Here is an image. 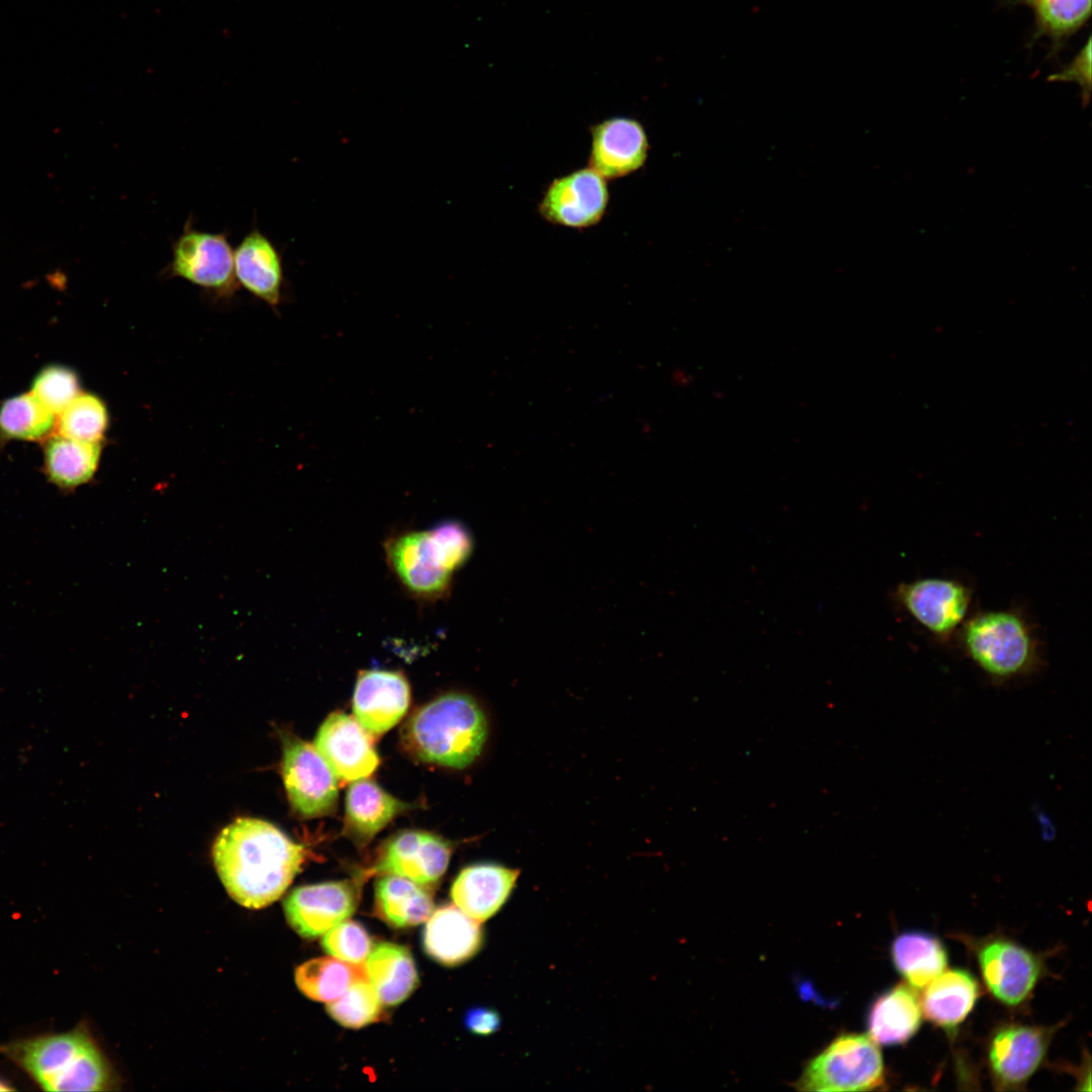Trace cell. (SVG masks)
Returning <instances> with one entry per match:
<instances>
[{
  "label": "cell",
  "instance_id": "cell-30",
  "mask_svg": "<svg viewBox=\"0 0 1092 1092\" xmlns=\"http://www.w3.org/2000/svg\"><path fill=\"white\" fill-rule=\"evenodd\" d=\"M55 415L31 392L3 402L0 407V431L9 438L37 440L49 434Z\"/></svg>",
  "mask_w": 1092,
  "mask_h": 1092
},
{
  "label": "cell",
  "instance_id": "cell-15",
  "mask_svg": "<svg viewBox=\"0 0 1092 1092\" xmlns=\"http://www.w3.org/2000/svg\"><path fill=\"white\" fill-rule=\"evenodd\" d=\"M588 167L607 180L625 177L646 162L649 150L644 126L636 119L616 116L590 127Z\"/></svg>",
  "mask_w": 1092,
  "mask_h": 1092
},
{
  "label": "cell",
  "instance_id": "cell-7",
  "mask_svg": "<svg viewBox=\"0 0 1092 1092\" xmlns=\"http://www.w3.org/2000/svg\"><path fill=\"white\" fill-rule=\"evenodd\" d=\"M893 597L923 630L948 642L971 615L973 590L956 578L928 576L899 583Z\"/></svg>",
  "mask_w": 1092,
  "mask_h": 1092
},
{
  "label": "cell",
  "instance_id": "cell-36",
  "mask_svg": "<svg viewBox=\"0 0 1092 1092\" xmlns=\"http://www.w3.org/2000/svg\"><path fill=\"white\" fill-rule=\"evenodd\" d=\"M466 1028L477 1035H489L494 1033L500 1026L498 1013L487 1007H475L469 1009L464 1016Z\"/></svg>",
  "mask_w": 1092,
  "mask_h": 1092
},
{
  "label": "cell",
  "instance_id": "cell-32",
  "mask_svg": "<svg viewBox=\"0 0 1092 1092\" xmlns=\"http://www.w3.org/2000/svg\"><path fill=\"white\" fill-rule=\"evenodd\" d=\"M382 1006L374 987L368 978H364L352 984L340 997L330 1001L326 1009L342 1026L361 1028L382 1019Z\"/></svg>",
  "mask_w": 1092,
  "mask_h": 1092
},
{
  "label": "cell",
  "instance_id": "cell-5",
  "mask_svg": "<svg viewBox=\"0 0 1092 1092\" xmlns=\"http://www.w3.org/2000/svg\"><path fill=\"white\" fill-rule=\"evenodd\" d=\"M880 1049L870 1036L845 1033L811 1059L795 1083L802 1091H869L884 1084Z\"/></svg>",
  "mask_w": 1092,
  "mask_h": 1092
},
{
  "label": "cell",
  "instance_id": "cell-4",
  "mask_svg": "<svg viewBox=\"0 0 1092 1092\" xmlns=\"http://www.w3.org/2000/svg\"><path fill=\"white\" fill-rule=\"evenodd\" d=\"M957 638L965 655L994 681L1029 675L1041 665L1035 629L1017 609L971 614Z\"/></svg>",
  "mask_w": 1092,
  "mask_h": 1092
},
{
  "label": "cell",
  "instance_id": "cell-12",
  "mask_svg": "<svg viewBox=\"0 0 1092 1092\" xmlns=\"http://www.w3.org/2000/svg\"><path fill=\"white\" fill-rule=\"evenodd\" d=\"M314 746L337 779L344 782L367 778L379 763L371 735L357 719L343 712L328 716L316 733Z\"/></svg>",
  "mask_w": 1092,
  "mask_h": 1092
},
{
  "label": "cell",
  "instance_id": "cell-29",
  "mask_svg": "<svg viewBox=\"0 0 1092 1092\" xmlns=\"http://www.w3.org/2000/svg\"><path fill=\"white\" fill-rule=\"evenodd\" d=\"M364 978H367L364 966L348 964L334 957L312 959L295 971L299 991L318 1002L340 997L352 984Z\"/></svg>",
  "mask_w": 1092,
  "mask_h": 1092
},
{
  "label": "cell",
  "instance_id": "cell-9",
  "mask_svg": "<svg viewBox=\"0 0 1092 1092\" xmlns=\"http://www.w3.org/2000/svg\"><path fill=\"white\" fill-rule=\"evenodd\" d=\"M282 777L289 802L301 817H321L335 810L337 777L314 745L285 737Z\"/></svg>",
  "mask_w": 1092,
  "mask_h": 1092
},
{
  "label": "cell",
  "instance_id": "cell-24",
  "mask_svg": "<svg viewBox=\"0 0 1092 1092\" xmlns=\"http://www.w3.org/2000/svg\"><path fill=\"white\" fill-rule=\"evenodd\" d=\"M364 967L384 1006L400 1004L419 985L414 959L405 946L381 942L372 947Z\"/></svg>",
  "mask_w": 1092,
  "mask_h": 1092
},
{
  "label": "cell",
  "instance_id": "cell-8",
  "mask_svg": "<svg viewBox=\"0 0 1092 1092\" xmlns=\"http://www.w3.org/2000/svg\"><path fill=\"white\" fill-rule=\"evenodd\" d=\"M169 274L218 294H233L237 287L234 251L223 233L198 231L189 218L173 242Z\"/></svg>",
  "mask_w": 1092,
  "mask_h": 1092
},
{
  "label": "cell",
  "instance_id": "cell-19",
  "mask_svg": "<svg viewBox=\"0 0 1092 1092\" xmlns=\"http://www.w3.org/2000/svg\"><path fill=\"white\" fill-rule=\"evenodd\" d=\"M480 923L455 905H444L430 915L423 934L426 953L444 966H457L481 947Z\"/></svg>",
  "mask_w": 1092,
  "mask_h": 1092
},
{
  "label": "cell",
  "instance_id": "cell-16",
  "mask_svg": "<svg viewBox=\"0 0 1092 1092\" xmlns=\"http://www.w3.org/2000/svg\"><path fill=\"white\" fill-rule=\"evenodd\" d=\"M1052 1029L1029 1025H1008L999 1029L989 1045V1065L1002 1088L1023 1085L1040 1066L1046 1054Z\"/></svg>",
  "mask_w": 1092,
  "mask_h": 1092
},
{
  "label": "cell",
  "instance_id": "cell-26",
  "mask_svg": "<svg viewBox=\"0 0 1092 1092\" xmlns=\"http://www.w3.org/2000/svg\"><path fill=\"white\" fill-rule=\"evenodd\" d=\"M434 911L428 888L396 875H383L376 881L374 913L395 928L416 926Z\"/></svg>",
  "mask_w": 1092,
  "mask_h": 1092
},
{
  "label": "cell",
  "instance_id": "cell-18",
  "mask_svg": "<svg viewBox=\"0 0 1092 1092\" xmlns=\"http://www.w3.org/2000/svg\"><path fill=\"white\" fill-rule=\"evenodd\" d=\"M519 876V870L493 862L471 864L458 874L450 895L455 906L481 923L504 906Z\"/></svg>",
  "mask_w": 1092,
  "mask_h": 1092
},
{
  "label": "cell",
  "instance_id": "cell-10",
  "mask_svg": "<svg viewBox=\"0 0 1092 1092\" xmlns=\"http://www.w3.org/2000/svg\"><path fill=\"white\" fill-rule=\"evenodd\" d=\"M362 879L325 882L294 889L284 900L285 917L300 936L316 938L356 910Z\"/></svg>",
  "mask_w": 1092,
  "mask_h": 1092
},
{
  "label": "cell",
  "instance_id": "cell-14",
  "mask_svg": "<svg viewBox=\"0 0 1092 1092\" xmlns=\"http://www.w3.org/2000/svg\"><path fill=\"white\" fill-rule=\"evenodd\" d=\"M411 687L396 670L363 669L358 672L352 708L357 721L373 736L391 729L405 714Z\"/></svg>",
  "mask_w": 1092,
  "mask_h": 1092
},
{
  "label": "cell",
  "instance_id": "cell-20",
  "mask_svg": "<svg viewBox=\"0 0 1092 1092\" xmlns=\"http://www.w3.org/2000/svg\"><path fill=\"white\" fill-rule=\"evenodd\" d=\"M238 283L253 295L277 306L283 284L282 258L275 245L260 230L250 231L234 251Z\"/></svg>",
  "mask_w": 1092,
  "mask_h": 1092
},
{
  "label": "cell",
  "instance_id": "cell-28",
  "mask_svg": "<svg viewBox=\"0 0 1092 1092\" xmlns=\"http://www.w3.org/2000/svg\"><path fill=\"white\" fill-rule=\"evenodd\" d=\"M891 958L896 970L911 987L924 988L944 971L947 954L939 939L919 931L905 932L895 938Z\"/></svg>",
  "mask_w": 1092,
  "mask_h": 1092
},
{
  "label": "cell",
  "instance_id": "cell-35",
  "mask_svg": "<svg viewBox=\"0 0 1092 1092\" xmlns=\"http://www.w3.org/2000/svg\"><path fill=\"white\" fill-rule=\"evenodd\" d=\"M1048 79L1052 82L1077 83L1081 89L1083 105L1086 106L1091 94V37H1088L1086 44L1067 66Z\"/></svg>",
  "mask_w": 1092,
  "mask_h": 1092
},
{
  "label": "cell",
  "instance_id": "cell-37",
  "mask_svg": "<svg viewBox=\"0 0 1092 1092\" xmlns=\"http://www.w3.org/2000/svg\"><path fill=\"white\" fill-rule=\"evenodd\" d=\"M15 1088L11 1086L7 1081L0 1078V1091H13Z\"/></svg>",
  "mask_w": 1092,
  "mask_h": 1092
},
{
  "label": "cell",
  "instance_id": "cell-13",
  "mask_svg": "<svg viewBox=\"0 0 1092 1092\" xmlns=\"http://www.w3.org/2000/svg\"><path fill=\"white\" fill-rule=\"evenodd\" d=\"M452 847L430 832L405 830L394 835L382 848L375 870L396 875L429 888L447 870Z\"/></svg>",
  "mask_w": 1092,
  "mask_h": 1092
},
{
  "label": "cell",
  "instance_id": "cell-17",
  "mask_svg": "<svg viewBox=\"0 0 1092 1092\" xmlns=\"http://www.w3.org/2000/svg\"><path fill=\"white\" fill-rule=\"evenodd\" d=\"M979 965L990 992L1007 1005H1017L1032 991L1040 973L1037 959L1006 939L989 941L980 949Z\"/></svg>",
  "mask_w": 1092,
  "mask_h": 1092
},
{
  "label": "cell",
  "instance_id": "cell-25",
  "mask_svg": "<svg viewBox=\"0 0 1092 1092\" xmlns=\"http://www.w3.org/2000/svg\"><path fill=\"white\" fill-rule=\"evenodd\" d=\"M924 988L921 1009L929 1020L944 1028L961 1023L979 996L977 980L964 970L941 972Z\"/></svg>",
  "mask_w": 1092,
  "mask_h": 1092
},
{
  "label": "cell",
  "instance_id": "cell-21",
  "mask_svg": "<svg viewBox=\"0 0 1092 1092\" xmlns=\"http://www.w3.org/2000/svg\"><path fill=\"white\" fill-rule=\"evenodd\" d=\"M410 807L372 781H354L346 795L344 833L357 845L364 846Z\"/></svg>",
  "mask_w": 1092,
  "mask_h": 1092
},
{
  "label": "cell",
  "instance_id": "cell-3",
  "mask_svg": "<svg viewBox=\"0 0 1092 1092\" xmlns=\"http://www.w3.org/2000/svg\"><path fill=\"white\" fill-rule=\"evenodd\" d=\"M401 738L405 749L422 761L464 768L483 749L487 720L473 697L448 693L418 709L405 723Z\"/></svg>",
  "mask_w": 1092,
  "mask_h": 1092
},
{
  "label": "cell",
  "instance_id": "cell-34",
  "mask_svg": "<svg viewBox=\"0 0 1092 1092\" xmlns=\"http://www.w3.org/2000/svg\"><path fill=\"white\" fill-rule=\"evenodd\" d=\"M322 945L331 957L355 965L366 961L373 947L371 936L365 927L352 920H344L327 931Z\"/></svg>",
  "mask_w": 1092,
  "mask_h": 1092
},
{
  "label": "cell",
  "instance_id": "cell-1",
  "mask_svg": "<svg viewBox=\"0 0 1092 1092\" xmlns=\"http://www.w3.org/2000/svg\"><path fill=\"white\" fill-rule=\"evenodd\" d=\"M212 859L229 895L246 908L261 909L283 895L306 850L269 822L238 818L216 837Z\"/></svg>",
  "mask_w": 1092,
  "mask_h": 1092
},
{
  "label": "cell",
  "instance_id": "cell-6",
  "mask_svg": "<svg viewBox=\"0 0 1092 1092\" xmlns=\"http://www.w3.org/2000/svg\"><path fill=\"white\" fill-rule=\"evenodd\" d=\"M383 547L390 571L414 599L436 602L450 593L457 570L431 529L392 534Z\"/></svg>",
  "mask_w": 1092,
  "mask_h": 1092
},
{
  "label": "cell",
  "instance_id": "cell-27",
  "mask_svg": "<svg viewBox=\"0 0 1092 1092\" xmlns=\"http://www.w3.org/2000/svg\"><path fill=\"white\" fill-rule=\"evenodd\" d=\"M100 456V442L54 436L44 449L46 472L55 485L63 489H73L93 477Z\"/></svg>",
  "mask_w": 1092,
  "mask_h": 1092
},
{
  "label": "cell",
  "instance_id": "cell-22",
  "mask_svg": "<svg viewBox=\"0 0 1092 1092\" xmlns=\"http://www.w3.org/2000/svg\"><path fill=\"white\" fill-rule=\"evenodd\" d=\"M1002 7L1023 5L1033 14V29L1028 38L1031 48L1040 38L1051 42L1049 59L1058 58L1068 41L1089 21L1092 0H999Z\"/></svg>",
  "mask_w": 1092,
  "mask_h": 1092
},
{
  "label": "cell",
  "instance_id": "cell-2",
  "mask_svg": "<svg viewBox=\"0 0 1092 1092\" xmlns=\"http://www.w3.org/2000/svg\"><path fill=\"white\" fill-rule=\"evenodd\" d=\"M0 1055L44 1091H104L112 1084L106 1059L81 1023L1 1043Z\"/></svg>",
  "mask_w": 1092,
  "mask_h": 1092
},
{
  "label": "cell",
  "instance_id": "cell-11",
  "mask_svg": "<svg viewBox=\"0 0 1092 1092\" xmlns=\"http://www.w3.org/2000/svg\"><path fill=\"white\" fill-rule=\"evenodd\" d=\"M608 203L606 179L587 167L554 179L544 192L538 212L550 223L585 229L602 219Z\"/></svg>",
  "mask_w": 1092,
  "mask_h": 1092
},
{
  "label": "cell",
  "instance_id": "cell-23",
  "mask_svg": "<svg viewBox=\"0 0 1092 1092\" xmlns=\"http://www.w3.org/2000/svg\"><path fill=\"white\" fill-rule=\"evenodd\" d=\"M921 1004L912 988L898 985L878 997L867 1020L870 1037L883 1045L907 1041L920 1026Z\"/></svg>",
  "mask_w": 1092,
  "mask_h": 1092
},
{
  "label": "cell",
  "instance_id": "cell-31",
  "mask_svg": "<svg viewBox=\"0 0 1092 1092\" xmlns=\"http://www.w3.org/2000/svg\"><path fill=\"white\" fill-rule=\"evenodd\" d=\"M105 403L91 393H79L60 414L59 434L80 441L100 442L108 427Z\"/></svg>",
  "mask_w": 1092,
  "mask_h": 1092
},
{
  "label": "cell",
  "instance_id": "cell-33",
  "mask_svg": "<svg viewBox=\"0 0 1092 1092\" xmlns=\"http://www.w3.org/2000/svg\"><path fill=\"white\" fill-rule=\"evenodd\" d=\"M31 393L54 415H59L80 393L79 379L67 367L50 366L36 375Z\"/></svg>",
  "mask_w": 1092,
  "mask_h": 1092
}]
</instances>
